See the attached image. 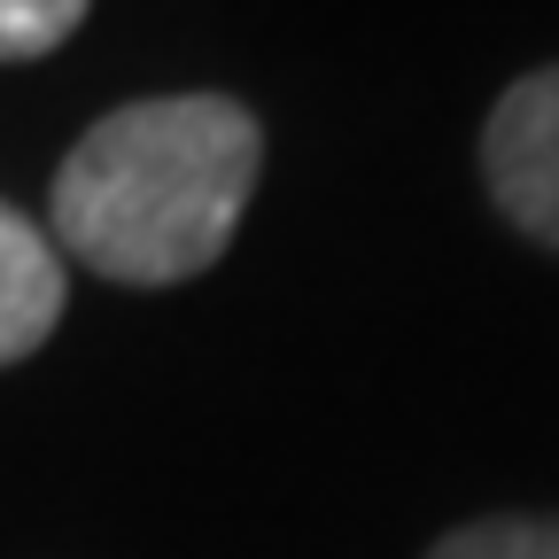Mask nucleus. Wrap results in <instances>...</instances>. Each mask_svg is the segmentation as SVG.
<instances>
[{
    "mask_svg": "<svg viewBox=\"0 0 559 559\" xmlns=\"http://www.w3.org/2000/svg\"><path fill=\"white\" fill-rule=\"evenodd\" d=\"M428 559H559V521H544V513L466 521V528H451Z\"/></svg>",
    "mask_w": 559,
    "mask_h": 559,
    "instance_id": "obj_4",
    "label": "nucleus"
},
{
    "mask_svg": "<svg viewBox=\"0 0 559 559\" xmlns=\"http://www.w3.org/2000/svg\"><path fill=\"white\" fill-rule=\"evenodd\" d=\"M264 171V132L226 94L109 109L55 171V241L117 288H171L226 257Z\"/></svg>",
    "mask_w": 559,
    "mask_h": 559,
    "instance_id": "obj_1",
    "label": "nucleus"
},
{
    "mask_svg": "<svg viewBox=\"0 0 559 559\" xmlns=\"http://www.w3.org/2000/svg\"><path fill=\"white\" fill-rule=\"evenodd\" d=\"M94 0H0V62H32L55 55L70 32L86 24Z\"/></svg>",
    "mask_w": 559,
    "mask_h": 559,
    "instance_id": "obj_5",
    "label": "nucleus"
},
{
    "mask_svg": "<svg viewBox=\"0 0 559 559\" xmlns=\"http://www.w3.org/2000/svg\"><path fill=\"white\" fill-rule=\"evenodd\" d=\"M62 319V257L55 241L0 202V366L32 358Z\"/></svg>",
    "mask_w": 559,
    "mask_h": 559,
    "instance_id": "obj_3",
    "label": "nucleus"
},
{
    "mask_svg": "<svg viewBox=\"0 0 559 559\" xmlns=\"http://www.w3.org/2000/svg\"><path fill=\"white\" fill-rule=\"evenodd\" d=\"M481 179L528 241L559 249V62L498 94L481 124Z\"/></svg>",
    "mask_w": 559,
    "mask_h": 559,
    "instance_id": "obj_2",
    "label": "nucleus"
}]
</instances>
